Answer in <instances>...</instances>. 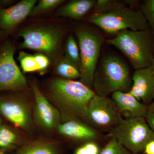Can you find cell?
<instances>
[{
  "label": "cell",
  "instance_id": "cell-1",
  "mask_svg": "<svg viewBox=\"0 0 154 154\" xmlns=\"http://www.w3.org/2000/svg\"><path fill=\"white\" fill-rule=\"evenodd\" d=\"M49 91L63 122H85L88 104L95 94L94 90L82 82L56 78L50 84Z\"/></svg>",
  "mask_w": 154,
  "mask_h": 154
},
{
  "label": "cell",
  "instance_id": "cell-2",
  "mask_svg": "<svg viewBox=\"0 0 154 154\" xmlns=\"http://www.w3.org/2000/svg\"><path fill=\"white\" fill-rule=\"evenodd\" d=\"M107 42L119 50L135 70L151 67L154 60V33L143 30H122Z\"/></svg>",
  "mask_w": 154,
  "mask_h": 154
},
{
  "label": "cell",
  "instance_id": "cell-3",
  "mask_svg": "<svg viewBox=\"0 0 154 154\" xmlns=\"http://www.w3.org/2000/svg\"><path fill=\"white\" fill-rule=\"evenodd\" d=\"M132 85L129 68L122 59L113 55L102 59L94 74L93 88L95 94L107 96L117 91L128 92Z\"/></svg>",
  "mask_w": 154,
  "mask_h": 154
},
{
  "label": "cell",
  "instance_id": "cell-4",
  "mask_svg": "<svg viewBox=\"0 0 154 154\" xmlns=\"http://www.w3.org/2000/svg\"><path fill=\"white\" fill-rule=\"evenodd\" d=\"M122 2L117 8L106 13L92 14L88 21L105 32L115 35L125 30L138 31L149 28L139 10L128 8Z\"/></svg>",
  "mask_w": 154,
  "mask_h": 154
},
{
  "label": "cell",
  "instance_id": "cell-5",
  "mask_svg": "<svg viewBox=\"0 0 154 154\" xmlns=\"http://www.w3.org/2000/svg\"><path fill=\"white\" fill-rule=\"evenodd\" d=\"M110 136L134 154L143 152L146 145L154 140V132L143 117L122 119L111 130Z\"/></svg>",
  "mask_w": 154,
  "mask_h": 154
},
{
  "label": "cell",
  "instance_id": "cell-6",
  "mask_svg": "<svg viewBox=\"0 0 154 154\" xmlns=\"http://www.w3.org/2000/svg\"><path fill=\"white\" fill-rule=\"evenodd\" d=\"M75 33L80 50L81 82L92 88L104 38L95 30L85 27L76 28Z\"/></svg>",
  "mask_w": 154,
  "mask_h": 154
},
{
  "label": "cell",
  "instance_id": "cell-7",
  "mask_svg": "<svg viewBox=\"0 0 154 154\" xmlns=\"http://www.w3.org/2000/svg\"><path fill=\"white\" fill-rule=\"evenodd\" d=\"M19 36L23 38L20 47L39 51L53 59L59 56L63 32L52 26L28 27L21 30Z\"/></svg>",
  "mask_w": 154,
  "mask_h": 154
},
{
  "label": "cell",
  "instance_id": "cell-8",
  "mask_svg": "<svg viewBox=\"0 0 154 154\" xmlns=\"http://www.w3.org/2000/svg\"><path fill=\"white\" fill-rule=\"evenodd\" d=\"M122 118L112 98L96 94L88 104L85 122L103 129L114 128Z\"/></svg>",
  "mask_w": 154,
  "mask_h": 154
},
{
  "label": "cell",
  "instance_id": "cell-9",
  "mask_svg": "<svg viewBox=\"0 0 154 154\" xmlns=\"http://www.w3.org/2000/svg\"><path fill=\"white\" fill-rule=\"evenodd\" d=\"M15 48L9 42L0 47V91L24 90L27 80L14 59Z\"/></svg>",
  "mask_w": 154,
  "mask_h": 154
},
{
  "label": "cell",
  "instance_id": "cell-10",
  "mask_svg": "<svg viewBox=\"0 0 154 154\" xmlns=\"http://www.w3.org/2000/svg\"><path fill=\"white\" fill-rule=\"evenodd\" d=\"M32 88L35 99L34 117L37 124L44 129L57 128L61 121L59 111L48 101L34 82Z\"/></svg>",
  "mask_w": 154,
  "mask_h": 154
},
{
  "label": "cell",
  "instance_id": "cell-11",
  "mask_svg": "<svg viewBox=\"0 0 154 154\" xmlns=\"http://www.w3.org/2000/svg\"><path fill=\"white\" fill-rule=\"evenodd\" d=\"M0 114L16 126L28 128L31 123L30 109L27 104L13 97H0Z\"/></svg>",
  "mask_w": 154,
  "mask_h": 154
},
{
  "label": "cell",
  "instance_id": "cell-12",
  "mask_svg": "<svg viewBox=\"0 0 154 154\" xmlns=\"http://www.w3.org/2000/svg\"><path fill=\"white\" fill-rule=\"evenodd\" d=\"M129 91L140 102L148 106L154 101V72L151 67L135 70Z\"/></svg>",
  "mask_w": 154,
  "mask_h": 154
},
{
  "label": "cell",
  "instance_id": "cell-13",
  "mask_svg": "<svg viewBox=\"0 0 154 154\" xmlns=\"http://www.w3.org/2000/svg\"><path fill=\"white\" fill-rule=\"evenodd\" d=\"M36 3V0H23L8 8L0 10V28L14 29L30 15Z\"/></svg>",
  "mask_w": 154,
  "mask_h": 154
},
{
  "label": "cell",
  "instance_id": "cell-14",
  "mask_svg": "<svg viewBox=\"0 0 154 154\" xmlns=\"http://www.w3.org/2000/svg\"><path fill=\"white\" fill-rule=\"evenodd\" d=\"M57 128L61 134L73 139L92 141L99 137L96 130L82 122H65L60 124Z\"/></svg>",
  "mask_w": 154,
  "mask_h": 154
},
{
  "label": "cell",
  "instance_id": "cell-15",
  "mask_svg": "<svg viewBox=\"0 0 154 154\" xmlns=\"http://www.w3.org/2000/svg\"><path fill=\"white\" fill-rule=\"evenodd\" d=\"M111 98L120 112H128L131 113V117L145 118L147 106L138 101L129 92H114L112 94Z\"/></svg>",
  "mask_w": 154,
  "mask_h": 154
},
{
  "label": "cell",
  "instance_id": "cell-16",
  "mask_svg": "<svg viewBox=\"0 0 154 154\" xmlns=\"http://www.w3.org/2000/svg\"><path fill=\"white\" fill-rule=\"evenodd\" d=\"M96 1L95 0H73L60 8L56 15L75 19L82 18L92 9H94Z\"/></svg>",
  "mask_w": 154,
  "mask_h": 154
},
{
  "label": "cell",
  "instance_id": "cell-17",
  "mask_svg": "<svg viewBox=\"0 0 154 154\" xmlns=\"http://www.w3.org/2000/svg\"><path fill=\"white\" fill-rule=\"evenodd\" d=\"M64 58L79 70L81 59L79 48L77 41L72 35H69L66 43Z\"/></svg>",
  "mask_w": 154,
  "mask_h": 154
},
{
  "label": "cell",
  "instance_id": "cell-18",
  "mask_svg": "<svg viewBox=\"0 0 154 154\" xmlns=\"http://www.w3.org/2000/svg\"><path fill=\"white\" fill-rule=\"evenodd\" d=\"M55 72L62 79L73 80L81 78L79 69L64 58L59 60L55 67Z\"/></svg>",
  "mask_w": 154,
  "mask_h": 154
},
{
  "label": "cell",
  "instance_id": "cell-19",
  "mask_svg": "<svg viewBox=\"0 0 154 154\" xmlns=\"http://www.w3.org/2000/svg\"><path fill=\"white\" fill-rule=\"evenodd\" d=\"M19 154H57V150L52 145L37 143L26 146Z\"/></svg>",
  "mask_w": 154,
  "mask_h": 154
},
{
  "label": "cell",
  "instance_id": "cell-20",
  "mask_svg": "<svg viewBox=\"0 0 154 154\" xmlns=\"http://www.w3.org/2000/svg\"><path fill=\"white\" fill-rule=\"evenodd\" d=\"M17 135L13 130L5 125H0V147L8 148L17 141Z\"/></svg>",
  "mask_w": 154,
  "mask_h": 154
},
{
  "label": "cell",
  "instance_id": "cell-21",
  "mask_svg": "<svg viewBox=\"0 0 154 154\" xmlns=\"http://www.w3.org/2000/svg\"><path fill=\"white\" fill-rule=\"evenodd\" d=\"M139 10L146 20L149 28L154 33V0L144 1L140 5Z\"/></svg>",
  "mask_w": 154,
  "mask_h": 154
},
{
  "label": "cell",
  "instance_id": "cell-22",
  "mask_svg": "<svg viewBox=\"0 0 154 154\" xmlns=\"http://www.w3.org/2000/svg\"><path fill=\"white\" fill-rule=\"evenodd\" d=\"M18 59L25 72L38 71V66L34 55H30L24 52L19 53Z\"/></svg>",
  "mask_w": 154,
  "mask_h": 154
},
{
  "label": "cell",
  "instance_id": "cell-23",
  "mask_svg": "<svg viewBox=\"0 0 154 154\" xmlns=\"http://www.w3.org/2000/svg\"><path fill=\"white\" fill-rule=\"evenodd\" d=\"M64 2L62 0H40L36 5L34 6L30 12V16H34L51 10Z\"/></svg>",
  "mask_w": 154,
  "mask_h": 154
},
{
  "label": "cell",
  "instance_id": "cell-24",
  "mask_svg": "<svg viewBox=\"0 0 154 154\" xmlns=\"http://www.w3.org/2000/svg\"><path fill=\"white\" fill-rule=\"evenodd\" d=\"M99 154H134L112 138L103 148Z\"/></svg>",
  "mask_w": 154,
  "mask_h": 154
},
{
  "label": "cell",
  "instance_id": "cell-25",
  "mask_svg": "<svg viewBox=\"0 0 154 154\" xmlns=\"http://www.w3.org/2000/svg\"><path fill=\"white\" fill-rule=\"evenodd\" d=\"M122 3V2L113 0L96 1V5L94 8L93 14H100L106 13L117 8Z\"/></svg>",
  "mask_w": 154,
  "mask_h": 154
},
{
  "label": "cell",
  "instance_id": "cell-26",
  "mask_svg": "<svg viewBox=\"0 0 154 154\" xmlns=\"http://www.w3.org/2000/svg\"><path fill=\"white\" fill-rule=\"evenodd\" d=\"M99 146L93 141H89L79 148L75 154H99Z\"/></svg>",
  "mask_w": 154,
  "mask_h": 154
},
{
  "label": "cell",
  "instance_id": "cell-27",
  "mask_svg": "<svg viewBox=\"0 0 154 154\" xmlns=\"http://www.w3.org/2000/svg\"><path fill=\"white\" fill-rule=\"evenodd\" d=\"M34 56L38 66V71L44 70L49 66V60L47 56L42 53H37Z\"/></svg>",
  "mask_w": 154,
  "mask_h": 154
},
{
  "label": "cell",
  "instance_id": "cell-28",
  "mask_svg": "<svg viewBox=\"0 0 154 154\" xmlns=\"http://www.w3.org/2000/svg\"><path fill=\"white\" fill-rule=\"evenodd\" d=\"M146 121L154 132V101L147 106Z\"/></svg>",
  "mask_w": 154,
  "mask_h": 154
},
{
  "label": "cell",
  "instance_id": "cell-29",
  "mask_svg": "<svg viewBox=\"0 0 154 154\" xmlns=\"http://www.w3.org/2000/svg\"><path fill=\"white\" fill-rule=\"evenodd\" d=\"M143 152L145 154H154V140L151 141L146 145Z\"/></svg>",
  "mask_w": 154,
  "mask_h": 154
},
{
  "label": "cell",
  "instance_id": "cell-30",
  "mask_svg": "<svg viewBox=\"0 0 154 154\" xmlns=\"http://www.w3.org/2000/svg\"><path fill=\"white\" fill-rule=\"evenodd\" d=\"M151 68L152 69V70L154 72V60L153 61V62L152 64L151 67Z\"/></svg>",
  "mask_w": 154,
  "mask_h": 154
},
{
  "label": "cell",
  "instance_id": "cell-31",
  "mask_svg": "<svg viewBox=\"0 0 154 154\" xmlns=\"http://www.w3.org/2000/svg\"><path fill=\"white\" fill-rule=\"evenodd\" d=\"M2 119H1V118H0V125H2Z\"/></svg>",
  "mask_w": 154,
  "mask_h": 154
}]
</instances>
